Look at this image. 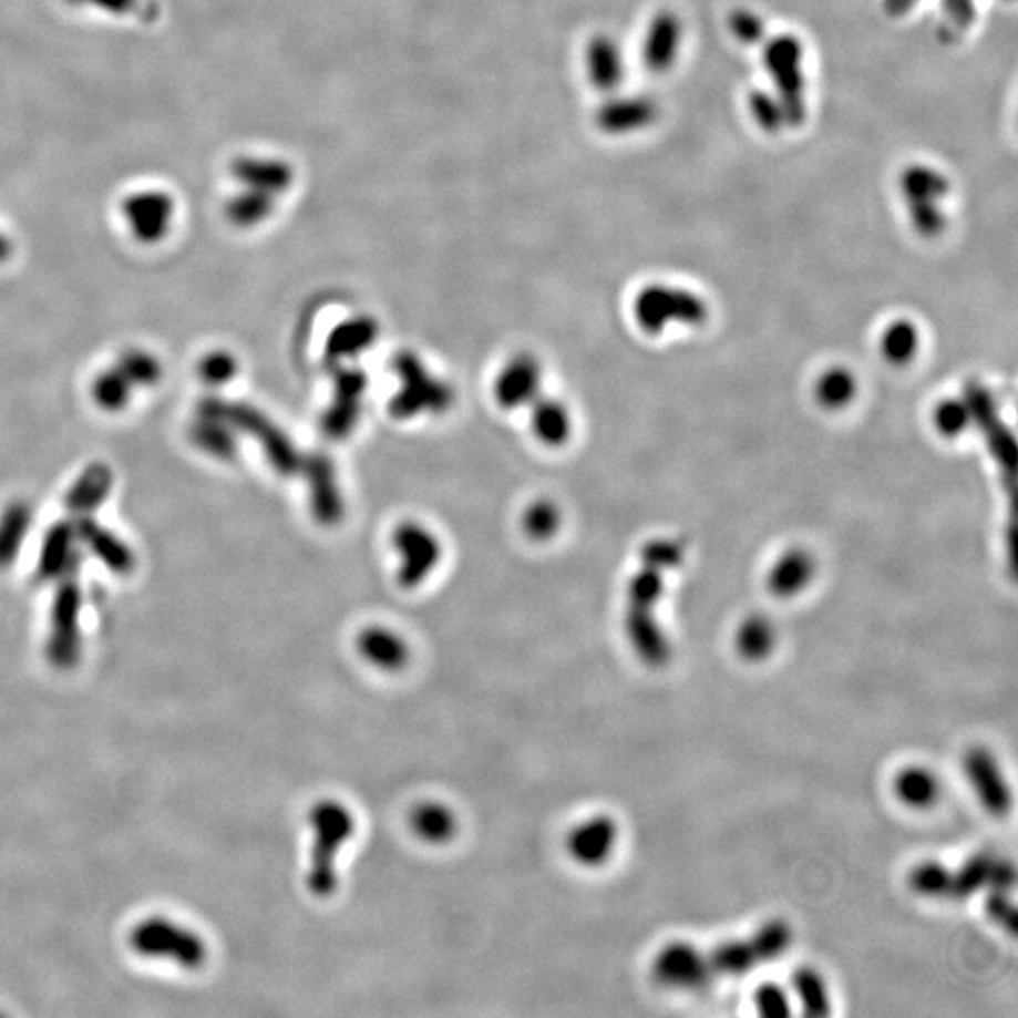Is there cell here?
Listing matches in <instances>:
<instances>
[{"instance_id": "obj_32", "label": "cell", "mask_w": 1018, "mask_h": 1018, "mask_svg": "<svg viewBox=\"0 0 1018 1018\" xmlns=\"http://www.w3.org/2000/svg\"><path fill=\"white\" fill-rule=\"evenodd\" d=\"M747 109L751 114V120L757 123V127L765 134L783 133L784 128L791 127L789 115L784 112V106L778 96L773 95L770 89H754L747 101Z\"/></svg>"}, {"instance_id": "obj_20", "label": "cell", "mask_w": 1018, "mask_h": 1018, "mask_svg": "<svg viewBox=\"0 0 1018 1018\" xmlns=\"http://www.w3.org/2000/svg\"><path fill=\"white\" fill-rule=\"evenodd\" d=\"M78 542H82L96 558H101L115 574H128L134 566L133 551L121 542L114 532L96 525L89 517H76L74 521Z\"/></svg>"}, {"instance_id": "obj_41", "label": "cell", "mask_w": 1018, "mask_h": 1018, "mask_svg": "<svg viewBox=\"0 0 1018 1018\" xmlns=\"http://www.w3.org/2000/svg\"><path fill=\"white\" fill-rule=\"evenodd\" d=\"M235 372V359L228 353H209L198 367V373L206 383H225Z\"/></svg>"}, {"instance_id": "obj_21", "label": "cell", "mask_w": 1018, "mask_h": 1018, "mask_svg": "<svg viewBox=\"0 0 1018 1018\" xmlns=\"http://www.w3.org/2000/svg\"><path fill=\"white\" fill-rule=\"evenodd\" d=\"M114 485V474L106 464H91L83 470L82 475L74 481L66 494V510L74 517H89L95 512L96 507L102 506V502L109 498L110 491Z\"/></svg>"}, {"instance_id": "obj_16", "label": "cell", "mask_w": 1018, "mask_h": 1018, "mask_svg": "<svg viewBox=\"0 0 1018 1018\" xmlns=\"http://www.w3.org/2000/svg\"><path fill=\"white\" fill-rule=\"evenodd\" d=\"M583 66L590 88L601 95H611L620 91L627 78V58L620 48L619 40L606 32L595 34L588 40L583 53Z\"/></svg>"}, {"instance_id": "obj_29", "label": "cell", "mask_w": 1018, "mask_h": 1018, "mask_svg": "<svg viewBox=\"0 0 1018 1018\" xmlns=\"http://www.w3.org/2000/svg\"><path fill=\"white\" fill-rule=\"evenodd\" d=\"M858 391V383L854 373L849 368L834 367L824 370L815 381V400L816 404L823 405L824 410L835 412L843 410L853 402Z\"/></svg>"}, {"instance_id": "obj_3", "label": "cell", "mask_w": 1018, "mask_h": 1018, "mask_svg": "<svg viewBox=\"0 0 1018 1018\" xmlns=\"http://www.w3.org/2000/svg\"><path fill=\"white\" fill-rule=\"evenodd\" d=\"M950 189L947 174L928 163H911L899 174V195L907 219L921 238L934 240L945 233Z\"/></svg>"}, {"instance_id": "obj_25", "label": "cell", "mask_w": 1018, "mask_h": 1018, "mask_svg": "<svg viewBox=\"0 0 1018 1018\" xmlns=\"http://www.w3.org/2000/svg\"><path fill=\"white\" fill-rule=\"evenodd\" d=\"M410 826L419 840L431 845H442L451 842L456 834L455 813L443 803H419L410 815Z\"/></svg>"}, {"instance_id": "obj_31", "label": "cell", "mask_w": 1018, "mask_h": 1018, "mask_svg": "<svg viewBox=\"0 0 1018 1018\" xmlns=\"http://www.w3.org/2000/svg\"><path fill=\"white\" fill-rule=\"evenodd\" d=\"M918 346H921V335H918L917 325L911 323L907 319L892 321L881 335V354L894 367L909 364L917 354Z\"/></svg>"}, {"instance_id": "obj_13", "label": "cell", "mask_w": 1018, "mask_h": 1018, "mask_svg": "<svg viewBox=\"0 0 1018 1018\" xmlns=\"http://www.w3.org/2000/svg\"><path fill=\"white\" fill-rule=\"evenodd\" d=\"M685 48V23L673 10L655 13L641 42V59L651 74H668L681 59Z\"/></svg>"}, {"instance_id": "obj_30", "label": "cell", "mask_w": 1018, "mask_h": 1018, "mask_svg": "<svg viewBox=\"0 0 1018 1018\" xmlns=\"http://www.w3.org/2000/svg\"><path fill=\"white\" fill-rule=\"evenodd\" d=\"M792 990L808 1017H826L832 1011L829 987L823 975L811 966H802L792 975Z\"/></svg>"}, {"instance_id": "obj_39", "label": "cell", "mask_w": 1018, "mask_h": 1018, "mask_svg": "<svg viewBox=\"0 0 1018 1018\" xmlns=\"http://www.w3.org/2000/svg\"><path fill=\"white\" fill-rule=\"evenodd\" d=\"M754 1007L765 1018L789 1017L792 1012L791 998L784 988L775 983H764L754 993Z\"/></svg>"}, {"instance_id": "obj_26", "label": "cell", "mask_w": 1018, "mask_h": 1018, "mask_svg": "<svg viewBox=\"0 0 1018 1018\" xmlns=\"http://www.w3.org/2000/svg\"><path fill=\"white\" fill-rule=\"evenodd\" d=\"M778 633L764 615H749L736 633V651L747 662H762L772 655Z\"/></svg>"}, {"instance_id": "obj_6", "label": "cell", "mask_w": 1018, "mask_h": 1018, "mask_svg": "<svg viewBox=\"0 0 1018 1018\" xmlns=\"http://www.w3.org/2000/svg\"><path fill=\"white\" fill-rule=\"evenodd\" d=\"M634 316L647 335H660L668 327H700L708 319V304L696 292L677 285H647L634 300Z\"/></svg>"}, {"instance_id": "obj_2", "label": "cell", "mask_w": 1018, "mask_h": 1018, "mask_svg": "<svg viewBox=\"0 0 1018 1018\" xmlns=\"http://www.w3.org/2000/svg\"><path fill=\"white\" fill-rule=\"evenodd\" d=\"M308 821L313 843L306 885L317 898H329L338 886L336 858L354 834L353 813L336 800H321L311 808Z\"/></svg>"}, {"instance_id": "obj_36", "label": "cell", "mask_w": 1018, "mask_h": 1018, "mask_svg": "<svg viewBox=\"0 0 1018 1018\" xmlns=\"http://www.w3.org/2000/svg\"><path fill=\"white\" fill-rule=\"evenodd\" d=\"M120 370L133 387H152L161 380V364L152 353L142 349H128L117 361Z\"/></svg>"}, {"instance_id": "obj_44", "label": "cell", "mask_w": 1018, "mask_h": 1018, "mask_svg": "<svg viewBox=\"0 0 1018 1018\" xmlns=\"http://www.w3.org/2000/svg\"><path fill=\"white\" fill-rule=\"evenodd\" d=\"M917 4L918 0H883V8L891 18H905Z\"/></svg>"}, {"instance_id": "obj_7", "label": "cell", "mask_w": 1018, "mask_h": 1018, "mask_svg": "<svg viewBox=\"0 0 1018 1018\" xmlns=\"http://www.w3.org/2000/svg\"><path fill=\"white\" fill-rule=\"evenodd\" d=\"M131 945L138 955L171 960L182 968H198L206 960V943L179 924L166 918H147L131 934Z\"/></svg>"}, {"instance_id": "obj_42", "label": "cell", "mask_w": 1018, "mask_h": 1018, "mask_svg": "<svg viewBox=\"0 0 1018 1018\" xmlns=\"http://www.w3.org/2000/svg\"><path fill=\"white\" fill-rule=\"evenodd\" d=\"M70 4H83V7H93L101 12L110 16H133L140 7L142 0H69Z\"/></svg>"}, {"instance_id": "obj_38", "label": "cell", "mask_w": 1018, "mask_h": 1018, "mask_svg": "<svg viewBox=\"0 0 1018 1018\" xmlns=\"http://www.w3.org/2000/svg\"><path fill=\"white\" fill-rule=\"evenodd\" d=\"M728 29L738 42L745 45L762 44L768 39L765 23L751 8H736L728 16Z\"/></svg>"}, {"instance_id": "obj_34", "label": "cell", "mask_w": 1018, "mask_h": 1018, "mask_svg": "<svg viewBox=\"0 0 1018 1018\" xmlns=\"http://www.w3.org/2000/svg\"><path fill=\"white\" fill-rule=\"evenodd\" d=\"M133 389L134 387L117 368H109L96 376L91 392H93V400L101 405L102 410L120 412L121 408L127 405Z\"/></svg>"}, {"instance_id": "obj_17", "label": "cell", "mask_w": 1018, "mask_h": 1018, "mask_svg": "<svg viewBox=\"0 0 1018 1018\" xmlns=\"http://www.w3.org/2000/svg\"><path fill=\"white\" fill-rule=\"evenodd\" d=\"M619 842V826L611 816L595 815L577 824L568 835V853L582 866L606 864Z\"/></svg>"}, {"instance_id": "obj_14", "label": "cell", "mask_w": 1018, "mask_h": 1018, "mask_svg": "<svg viewBox=\"0 0 1018 1018\" xmlns=\"http://www.w3.org/2000/svg\"><path fill=\"white\" fill-rule=\"evenodd\" d=\"M964 772L980 805L993 816H1006L1011 811V789L999 770L998 760L985 747H971L964 754Z\"/></svg>"}, {"instance_id": "obj_33", "label": "cell", "mask_w": 1018, "mask_h": 1018, "mask_svg": "<svg viewBox=\"0 0 1018 1018\" xmlns=\"http://www.w3.org/2000/svg\"><path fill=\"white\" fill-rule=\"evenodd\" d=\"M193 442L208 451L209 455L228 456L235 450V440L225 426V419L214 413H198V421L191 431Z\"/></svg>"}, {"instance_id": "obj_40", "label": "cell", "mask_w": 1018, "mask_h": 1018, "mask_svg": "<svg viewBox=\"0 0 1018 1018\" xmlns=\"http://www.w3.org/2000/svg\"><path fill=\"white\" fill-rule=\"evenodd\" d=\"M985 909L994 923L999 924L1009 934L1017 932V911L1006 891H990L985 899Z\"/></svg>"}, {"instance_id": "obj_28", "label": "cell", "mask_w": 1018, "mask_h": 1018, "mask_svg": "<svg viewBox=\"0 0 1018 1018\" xmlns=\"http://www.w3.org/2000/svg\"><path fill=\"white\" fill-rule=\"evenodd\" d=\"M31 507L23 502H13L0 515V568H7L20 555L31 528Z\"/></svg>"}, {"instance_id": "obj_45", "label": "cell", "mask_w": 1018, "mask_h": 1018, "mask_svg": "<svg viewBox=\"0 0 1018 1018\" xmlns=\"http://www.w3.org/2000/svg\"><path fill=\"white\" fill-rule=\"evenodd\" d=\"M13 254V244L10 240V236L4 235L0 230V263H7Z\"/></svg>"}, {"instance_id": "obj_24", "label": "cell", "mask_w": 1018, "mask_h": 1018, "mask_svg": "<svg viewBox=\"0 0 1018 1018\" xmlns=\"http://www.w3.org/2000/svg\"><path fill=\"white\" fill-rule=\"evenodd\" d=\"M278 208V198L259 191L236 187L225 203L228 223L238 228H255L268 222Z\"/></svg>"}, {"instance_id": "obj_37", "label": "cell", "mask_w": 1018, "mask_h": 1018, "mask_svg": "<svg viewBox=\"0 0 1018 1018\" xmlns=\"http://www.w3.org/2000/svg\"><path fill=\"white\" fill-rule=\"evenodd\" d=\"M934 426L937 434L955 440L971 426V413L964 399H945L934 410Z\"/></svg>"}, {"instance_id": "obj_12", "label": "cell", "mask_w": 1018, "mask_h": 1018, "mask_svg": "<svg viewBox=\"0 0 1018 1018\" xmlns=\"http://www.w3.org/2000/svg\"><path fill=\"white\" fill-rule=\"evenodd\" d=\"M652 977L665 987L679 990H696L708 987L713 980L709 974L706 953L690 945L676 942L658 950L652 960Z\"/></svg>"}, {"instance_id": "obj_19", "label": "cell", "mask_w": 1018, "mask_h": 1018, "mask_svg": "<svg viewBox=\"0 0 1018 1018\" xmlns=\"http://www.w3.org/2000/svg\"><path fill=\"white\" fill-rule=\"evenodd\" d=\"M815 558L802 547L784 551L768 572V588L775 598H794L815 576Z\"/></svg>"}, {"instance_id": "obj_43", "label": "cell", "mask_w": 1018, "mask_h": 1018, "mask_svg": "<svg viewBox=\"0 0 1018 1018\" xmlns=\"http://www.w3.org/2000/svg\"><path fill=\"white\" fill-rule=\"evenodd\" d=\"M945 12L949 18L956 21V25L968 27L974 12V2L971 0H945Z\"/></svg>"}, {"instance_id": "obj_11", "label": "cell", "mask_w": 1018, "mask_h": 1018, "mask_svg": "<svg viewBox=\"0 0 1018 1018\" xmlns=\"http://www.w3.org/2000/svg\"><path fill=\"white\" fill-rule=\"evenodd\" d=\"M228 176L241 189L259 191L281 198L295 187L297 172L291 161L270 153H240L228 165Z\"/></svg>"}, {"instance_id": "obj_27", "label": "cell", "mask_w": 1018, "mask_h": 1018, "mask_svg": "<svg viewBox=\"0 0 1018 1018\" xmlns=\"http://www.w3.org/2000/svg\"><path fill=\"white\" fill-rule=\"evenodd\" d=\"M996 856L993 853H979L964 862L958 870H950L949 896L947 899H968L990 886Z\"/></svg>"}, {"instance_id": "obj_22", "label": "cell", "mask_w": 1018, "mask_h": 1018, "mask_svg": "<svg viewBox=\"0 0 1018 1018\" xmlns=\"http://www.w3.org/2000/svg\"><path fill=\"white\" fill-rule=\"evenodd\" d=\"M894 794L911 810H930L942 796V783L928 768L907 765L894 778Z\"/></svg>"}, {"instance_id": "obj_4", "label": "cell", "mask_w": 1018, "mask_h": 1018, "mask_svg": "<svg viewBox=\"0 0 1018 1018\" xmlns=\"http://www.w3.org/2000/svg\"><path fill=\"white\" fill-rule=\"evenodd\" d=\"M762 44L765 74L772 82L770 91L783 104L791 127H798L808 117L805 45L792 32L768 37Z\"/></svg>"}, {"instance_id": "obj_23", "label": "cell", "mask_w": 1018, "mask_h": 1018, "mask_svg": "<svg viewBox=\"0 0 1018 1018\" xmlns=\"http://www.w3.org/2000/svg\"><path fill=\"white\" fill-rule=\"evenodd\" d=\"M359 651L370 665L385 671L404 668L410 651L404 639L387 628H368L359 638Z\"/></svg>"}, {"instance_id": "obj_18", "label": "cell", "mask_w": 1018, "mask_h": 1018, "mask_svg": "<svg viewBox=\"0 0 1018 1018\" xmlns=\"http://www.w3.org/2000/svg\"><path fill=\"white\" fill-rule=\"evenodd\" d=\"M78 536L74 523L63 521L51 526L45 534L39 564H37V579L42 583L55 582L59 577L69 576L78 563Z\"/></svg>"}, {"instance_id": "obj_8", "label": "cell", "mask_w": 1018, "mask_h": 1018, "mask_svg": "<svg viewBox=\"0 0 1018 1018\" xmlns=\"http://www.w3.org/2000/svg\"><path fill=\"white\" fill-rule=\"evenodd\" d=\"M120 212L128 235L144 246H153L171 235L177 203L163 187H138L123 196Z\"/></svg>"}, {"instance_id": "obj_9", "label": "cell", "mask_w": 1018, "mask_h": 1018, "mask_svg": "<svg viewBox=\"0 0 1018 1018\" xmlns=\"http://www.w3.org/2000/svg\"><path fill=\"white\" fill-rule=\"evenodd\" d=\"M964 400L971 413V426H977L985 436L987 448L993 453L994 461L998 462L1001 474L1009 480V485L1015 487L1017 474V448L1009 426L1001 419L998 402L993 392L980 381H968L964 389Z\"/></svg>"}, {"instance_id": "obj_5", "label": "cell", "mask_w": 1018, "mask_h": 1018, "mask_svg": "<svg viewBox=\"0 0 1018 1018\" xmlns=\"http://www.w3.org/2000/svg\"><path fill=\"white\" fill-rule=\"evenodd\" d=\"M792 937L791 924L772 918L745 939L724 942L706 953L709 974L713 979L749 974L757 966L781 958L791 949Z\"/></svg>"}, {"instance_id": "obj_1", "label": "cell", "mask_w": 1018, "mask_h": 1018, "mask_svg": "<svg viewBox=\"0 0 1018 1018\" xmlns=\"http://www.w3.org/2000/svg\"><path fill=\"white\" fill-rule=\"evenodd\" d=\"M644 566L628 587L625 630L628 641L641 662L660 668L670 660V641L655 615V607L665 595V574L683 563L685 549L679 539L658 538L644 549Z\"/></svg>"}, {"instance_id": "obj_35", "label": "cell", "mask_w": 1018, "mask_h": 1018, "mask_svg": "<svg viewBox=\"0 0 1018 1018\" xmlns=\"http://www.w3.org/2000/svg\"><path fill=\"white\" fill-rule=\"evenodd\" d=\"M949 883L950 870L939 862H921L907 875L911 891L924 898H947Z\"/></svg>"}, {"instance_id": "obj_15", "label": "cell", "mask_w": 1018, "mask_h": 1018, "mask_svg": "<svg viewBox=\"0 0 1018 1018\" xmlns=\"http://www.w3.org/2000/svg\"><path fill=\"white\" fill-rule=\"evenodd\" d=\"M658 114L660 110L651 96L623 95L617 91L606 95V101L596 110V127L609 136H630L655 125Z\"/></svg>"}, {"instance_id": "obj_10", "label": "cell", "mask_w": 1018, "mask_h": 1018, "mask_svg": "<svg viewBox=\"0 0 1018 1018\" xmlns=\"http://www.w3.org/2000/svg\"><path fill=\"white\" fill-rule=\"evenodd\" d=\"M80 611H82V593L74 579H64L59 587L50 615V636H48V657L59 668L76 665L82 647L80 634Z\"/></svg>"}]
</instances>
